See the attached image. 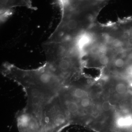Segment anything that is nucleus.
Returning <instances> with one entry per match:
<instances>
[{"label":"nucleus","mask_w":132,"mask_h":132,"mask_svg":"<svg viewBox=\"0 0 132 132\" xmlns=\"http://www.w3.org/2000/svg\"><path fill=\"white\" fill-rule=\"evenodd\" d=\"M102 108L104 111H108L111 110L112 105L111 103L108 101H105L102 103Z\"/></svg>","instance_id":"6"},{"label":"nucleus","mask_w":132,"mask_h":132,"mask_svg":"<svg viewBox=\"0 0 132 132\" xmlns=\"http://www.w3.org/2000/svg\"><path fill=\"white\" fill-rule=\"evenodd\" d=\"M115 89L116 91L119 94H124L127 91V86L125 82H119L116 85Z\"/></svg>","instance_id":"4"},{"label":"nucleus","mask_w":132,"mask_h":132,"mask_svg":"<svg viewBox=\"0 0 132 132\" xmlns=\"http://www.w3.org/2000/svg\"><path fill=\"white\" fill-rule=\"evenodd\" d=\"M1 18L5 20L12 13V8L24 6L31 9H35L29 1H1Z\"/></svg>","instance_id":"3"},{"label":"nucleus","mask_w":132,"mask_h":132,"mask_svg":"<svg viewBox=\"0 0 132 132\" xmlns=\"http://www.w3.org/2000/svg\"><path fill=\"white\" fill-rule=\"evenodd\" d=\"M77 101L79 104L82 110L86 109V108L90 106V99L87 97H85L79 100H77Z\"/></svg>","instance_id":"5"},{"label":"nucleus","mask_w":132,"mask_h":132,"mask_svg":"<svg viewBox=\"0 0 132 132\" xmlns=\"http://www.w3.org/2000/svg\"><path fill=\"white\" fill-rule=\"evenodd\" d=\"M61 18L46 42L74 40L97 23L98 15L106 1H59Z\"/></svg>","instance_id":"1"},{"label":"nucleus","mask_w":132,"mask_h":132,"mask_svg":"<svg viewBox=\"0 0 132 132\" xmlns=\"http://www.w3.org/2000/svg\"><path fill=\"white\" fill-rule=\"evenodd\" d=\"M16 120L19 132H41L37 119L23 109L16 114Z\"/></svg>","instance_id":"2"}]
</instances>
